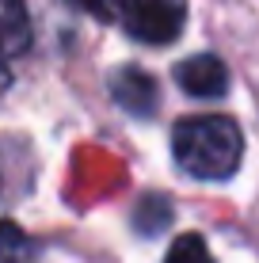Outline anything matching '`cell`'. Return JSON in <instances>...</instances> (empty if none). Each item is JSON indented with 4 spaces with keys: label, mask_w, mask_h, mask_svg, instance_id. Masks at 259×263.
<instances>
[{
    "label": "cell",
    "mask_w": 259,
    "mask_h": 263,
    "mask_svg": "<svg viewBox=\"0 0 259 263\" xmlns=\"http://www.w3.org/2000/svg\"><path fill=\"white\" fill-rule=\"evenodd\" d=\"M175 164L194 179H229L240 168L244 157V138L240 126L225 115H202V119H183L172 134Z\"/></svg>",
    "instance_id": "1"
},
{
    "label": "cell",
    "mask_w": 259,
    "mask_h": 263,
    "mask_svg": "<svg viewBox=\"0 0 259 263\" xmlns=\"http://www.w3.org/2000/svg\"><path fill=\"white\" fill-rule=\"evenodd\" d=\"M107 4L114 20L149 46L175 42L187 23V0H107Z\"/></svg>",
    "instance_id": "2"
},
{
    "label": "cell",
    "mask_w": 259,
    "mask_h": 263,
    "mask_svg": "<svg viewBox=\"0 0 259 263\" xmlns=\"http://www.w3.org/2000/svg\"><path fill=\"white\" fill-rule=\"evenodd\" d=\"M175 84L194 99H221L229 92V69L213 53H194L175 69Z\"/></svg>",
    "instance_id": "3"
},
{
    "label": "cell",
    "mask_w": 259,
    "mask_h": 263,
    "mask_svg": "<svg viewBox=\"0 0 259 263\" xmlns=\"http://www.w3.org/2000/svg\"><path fill=\"white\" fill-rule=\"evenodd\" d=\"M111 96H114V103H118L122 111H130V115H153L156 99H160L156 80L149 77V72L133 69V65H122L111 77Z\"/></svg>",
    "instance_id": "4"
},
{
    "label": "cell",
    "mask_w": 259,
    "mask_h": 263,
    "mask_svg": "<svg viewBox=\"0 0 259 263\" xmlns=\"http://www.w3.org/2000/svg\"><path fill=\"white\" fill-rule=\"evenodd\" d=\"M31 50V12L27 0H0V53L15 58V53Z\"/></svg>",
    "instance_id": "5"
},
{
    "label": "cell",
    "mask_w": 259,
    "mask_h": 263,
    "mask_svg": "<svg viewBox=\"0 0 259 263\" xmlns=\"http://www.w3.org/2000/svg\"><path fill=\"white\" fill-rule=\"evenodd\" d=\"M38 244H34L15 221H0V263H34Z\"/></svg>",
    "instance_id": "6"
},
{
    "label": "cell",
    "mask_w": 259,
    "mask_h": 263,
    "mask_svg": "<svg viewBox=\"0 0 259 263\" xmlns=\"http://www.w3.org/2000/svg\"><path fill=\"white\" fill-rule=\"evenodd\" d=\"M164 263H213L206 240L198 237V233H183V237L172 240V248H168Z\"/></svg>",
    "instance_id": "7"
},
{
    "label": "cell",
    "mask_w": 259,
    "mask_h": 263,
    "mask_svg": "<svg viewBox=\"0 0 259 263\" xmlns=\"http://www.w3.org/2000/svg\"><path fill=\"white\" fill-rule=\"evenodd\" d=\"M73 8H80V12H88V15H95V20H111V8L103 4V0H69Z\"/></svg>",
    "instance_id": "8"
},
{
    "label": "cell",
    "mask_w": 259,
    "mask_h": 263,
    "mask_svg": "<svg viewBox=\"0 0 259 263\" xmlns=\"http://www.w3.org/2000/svg\"><path fill=\"white\" fill-rule=\"evenodd\" d=\"M8 84H12V72H8V65H4V61H0V92H4Z\"/></svg>",
    "instance_id": "9"
}]
</instances>
